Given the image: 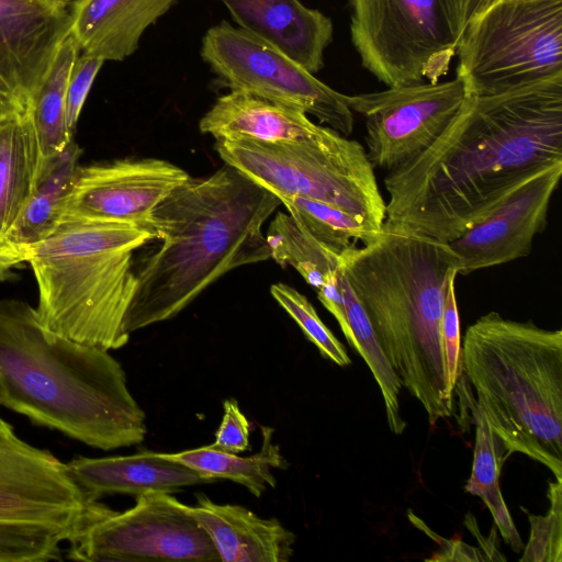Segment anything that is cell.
Here are the masks:
<instances>
[{"mask_svg":"<svg viewBox=\"0 0 562 562\" xmlns=\"http://www.w3.org/2000/svg\"><path fill=\"white\" fill-rule=\"evenodd\" d=\"M562 161V76L469 95L422 154L390 170L383 227L450 243L521 180Z\"/></svg>","mask_w":562,"mask_h":562,"instance_id":"1","label":"cell"},{"mask_svg":"<svg viewBox=\"0 0 562 562\" xmlns=\"http://www.w3.org/2000/svg\"><path fill=\"white\" fill-rule=\"evenodd\" d=\"M279 205L226 164L175 188L145 224L160 246L135 268L126 331L170 319L228 271L271 259L262 229Z\"/></svg>","mask_w":562,"mask_h":562,"instance_id":"2","label":"cell"},{"mask_svg":"<svg viewBox=\"0 0 562 562\" xmlns=\"http://www.w3.org/2000/svg\"><path fill=\"white\" fill-rule=\"evenodd\" d=\"M0 405L92 448L139 445L146 414L109 350L47 330L26 302L0 300Z\"/></svg>","mask_w":562,"mask_h":562,"instance_id":"3","label":"cell"},{"mask_svg":"<svg viewBox=\"0 0 562 562\" xmlns=\"http://www.w3.org/2000/svg\"><path fill=\"white\" fill-rule=\"evenodd\" d=\"M339 266L362 305L402 385L431 426L452 415L441 342L457 256L448 243L383 227L367 244L339 255Z\"/></svg>","mask_w":562,"mask_h":562,"instance_id":"4","label":"cell"},{"mask_svg":"<svg viewBox=\"0 0 562 562\" xmlns=\"http://www.w3.org/2000/svg\"><path fill=\"white\" fill-rule=\"evenodd\" d=\"M461 374L506 458L525 454L562 481V330L488 312L465 333Z\"/></svg>","mask_w":562,"mask_h":562,"instance_id":"5","label":"cell"},{"mask_svg":"<svg viewBox=\"0 0 562 562\" xmlns=\"http://www.w3.org/2000/svg\"><path fill=\"white\" fill-rule=\"evenodd\" d=\"M153 240L154 234L140 225L63 216L29 247L43 326L109 351L125 346L136 289L133 252Z\"/></svg>","mask_w":562,"mask_h":562,"instance_id":"6","label":"cell"},{"mask_svg":"<svg viewBox=\"0 0 562 562\" xmlns=\"http://www.w3.org/2000/svg\"><path fill=\"white\" fill-rule=\"evenodd\" d=\"M215 150L224 164L278 198L324 202L376 229L384 224L385 201L364 147L330 127L305 140L218 139Z\"/></svg>","mask_w":562,"mask_h":562,"instance_id":"7","label":"cell"},{"mask_svg":"<svg viewBox=\"0 0 562 562\" xmlns=\"http://www.w3.org/2000/svg\"><path fill=\"white\" fill-rule=\"evenodd\" d=\"M494 0H349L362 66L387 87L447 75L471 18Z\"/></svg>","mask_w":562,"mask_h":562,"instance_id":"8","label":"cell"},{"mask_svg":"<svg viewBox=\"0 0 562 562\" xmlns=\"http://www.w3.org/2000/svg\"><path fill=\"white\" fill-rule=\"evenodd\" d=\"M457 76L469 95L562 76V0H494L468 23Z\"/></svg>","mask_w":562,"mask_h":562,"instance_id":"9","label":"cell"},{"mask_svg":"<svg viewBox=\"0 0 562 562\" xmlns=\"http://www.w3.org/2000/svg\"><path fill=\"white\" fill-rule=\"evenodd\" d=\"M201 56L231 91L299 109L344 136L353 131L348 95L240 27L223 21L209 29L202 40Z\"/></svg>","mask_w":562,"mask_h":562,"instance_id":"10","label":"cell"},{"mask_svg":"<svg viewBox=\"0 0 562 562\" xmlns=\"http://www.w3.org/2000/svg\"><path fill=\"white\" fill-rule=\"evenodd\" d=\"M78 561H221L210 536L169 493L136 496L133 507L112 510L68 540Z\"/></svg>","mask_w":562,"mask_h":562,"instance_id":"11","label":"cell"},{"mask_svg":"<svg viewBox=\"0 0 562 562\" xmlns=\"http://www.w3.org/2000/svg\"><path fill=\"white\" fill-rule=\"evenodd\" d=\"M469 97L456 77L348 95L364 119L367 156L373 167L393 170L426 150L448 127Z\"/></svg>","mask_w":562,"mask_h":562,"instance_id":"12","label":"cell"},{"mask_svg":"<svg viewBox=\"0 0 562 562\" xmlns=\"http://www.w3.org/2000/svg\"><path fill=\"white\" fill-rule=\"evenodd\" d=\"M110 509L83 494L66 463L22 440L0 417V519L46 525L71 537Z\"/></svg>","mask_w":562,"mask_h":562,"instance_id":"13","label":"cell"},{"mask_svg":"<svg viewBox=\"0 0 562 562\" xmlns=\"http://www.w3.org/2000/svg\"><path fill=\"white\" fill-rule=\"evenodd\" d=\"M562 175V161L519 181L484 217L448 243L457 273L503 265L530 254L533 238L547 226L549 205Z\"/></svg>","mask_w":562,"mask_h":562,"instance_id":"14","label":"cell"},{"mask_svg":"<svg viewBox=\"0 0 562 562\" xmlns=\"http://www.w3.org/2000/svg\"><path fill=\"white\" fill-rule=\"evenodd\" d=\"M189 177L158 158L79 166L63 216L145 227L153 210Z\"/></svg>","mask_w":562,"mask_h":562,"instance_id":"15","label":"cell"},{"mask_svg":"<svg viewBox=\"0 0 562 562\" xmlns=\"http://www.w3.org/2000/svg\"><path fill=\"white\" fill-rule=\"evenodd\" d=\"M69 33L68 9L43 0H0V76L27 108Z\"/></svg>","mask_w":562,"mask_h":562,"instance_id":"16","label":"cell"},{"mask_svg":"<svg viewBox=\"0 0 562 562\" xmlns=\"http://www.w3.org/2000/svg\"><path fill=\"white\" fill-rule=\"evenodd\" d=\"M240 29L278 48L307 71L324 65L331 20L300 0H221Z\"/></svg>","mask_w":562,"mask_h":562,"instance_id":"17","label":"cell"},{"mask_svg":"<svg viewBox=\"0 0 562 562\" xmlns=\"http://www.w3.org/2000/svg\"><path fill=\"white\" fill-rule=\"evenodd\" d=\"M66 465L74 482L91 501L111 494H171L186 486L217 481L151 451L105 458L77 457Z\"/></svg>","mask_w":562,"mask_h":562,"instance_id":"18","label":"cell"},{"mask_svg":"<svg viewBox=\"0 0 562 562\" xmlns=\"http://www.w3.org/2000/svg\"><path fill=\"white\" fill-rule=\"evenodd\" d=\"M184 508L210 536L221 561L288 562L294 553L295 535L277 518H261L250 509L217 504L204 494Z\"/></svg>","mask_w":562,"mask_h":562,"instance_id":"19","label":"cell"},{"mask_svg":"<svg viewBox=\"0 0 562 562\" xmlns=\"http://www.w3.org/2000/svg\"><path fill=\"white\" fill-rule=\"evenodd\" d=\"M177 0H75L70 33L80 53L121 61L138 47L145 30Z\"/></svg>","mask_w":562,"mask_h":562,"instance_id":"20","label":"cell"},{"mask_svg":"<svg viewBox=\"0 0 562 562\" xmlns=\"http://www.w3.org/2000/svg\"><path fill=\"white\" fill-rule=\"evenodd\" d=\"M201 133L218 139L293 142L311 139L324 131L299 109L249 93L229 91L216 99L199 122Z\"/></svg>","mask_w":562,"mask_h":562,"instance_id":"21","label":"cell"},{"mask_svg":"<svg viewBox=\"0 0 562 562\" xmlns=\"http://www.w3.org/2000/svg\"><path fill=\"white\" fill-rule=\"evenodd\" d=\"M42 154L29 108L0 120V235L7 236L38 178Z\"/></svg>","mask_w":562,"mask_h":562,"instance_id":"22","label":"cell"},{"mask_svg":"<svg viewBox=\"0 0 562 562\" xmlns=\"http://www.w3.org/2000/svg\"><path fill=\"white\" fill-rule=\"evenodd\" d=\"M80 155L72 139L59 155L42 161L35 188L5 236L11 243L29 249L56 227L72 190Z\"/></svg>","mask_w":562,"mask_h":562,"instance_id":"23","label":"cell"},{"mask_svg":"<svg viewBox=\"0 0 562 562\" xmlns=\"http://www.w3.org/2000/svg\"><path fill=\"white\" fill-rule=\"evenodd\" d=\"M262 445L259 452L238 457L210 446L175 453H161L165 458L180 462L203 475L227 479L244 485L254 496L260 497L268 486L276 487L272 470H284L288 462L278 445L272 443L273 429L261 427Z\"/></svg>","mask_w":562,"mask_h":562,"instance_id":"24","label":"cell"},{"mask_svg":"<svg viewBox=\"0 0 562 562\" xmlns=\"http://www.w3.org/2000/svg\"><path fill=\"white\" fill-rule=\"evenodd\" d=\"M80 49L69 33L59 44L53 60L32 95L29 111L38 139L42 161L59 155L74 139L66 113L67 80Z\"/></svg>","mask_w":562,"mask_h":562,"instance_id":"25","label":"cell"},{"mask_svg":"<svg viewBox=\"0 0 562 562\" xmlns=\"http://www.w3.org/2000/svg\"><path fill=\"white\" fill-rule=\"evenodd\" d=\"M475 425V443L471 475L464 486L467 493L479 496L490 510L494 525L503 540L516 553L524 549V542L504 501L499 477L507 460L501 441L491 430L482 409L474 398L464 397Z\"/></svg>","mask_w":562,"mask_h":562,"instance_id":"26","label":"cell"},{"mask_svg":"<svg viewBox=\"0 0 562 562\" xmlns=\"http://www.w3.org/2000/svg\"><path fill=\"white\" fill-rule=\"evenodd\" d=\"M266 239L271 259L294 268L316 292L339 272V254L315 240L289 213L276 214Z\"/></svg>","mask_w":562,"mask_h":562,"instance_id":"27","label":"cell"},{"mask_svg":"<svg viewBox=\"0 0 562 562\" xmlns=\"http://www.w3.org/2000/svg\"><path fill=\"white\" fill-rule=\"evenodd\" d=\"M339 279L347 321L355 339L353 348L366 361L381 391L390 430L401 435L407 426L400 407V392L403 385L385 357L371 323L341 269Z\"/></svg>","mask_w":562,"mask_h":562,"instance_id":"28","label":"cell"},{"mask_svg":"<svg viewBox=\"0 0 562 562\" xmlns=\"http://www.w3.org/2000/svg\"><path fill=\"white\" fill-rule=\"evenodd\" d=\"M279 199L307 234L339 255L358 241L367 244L381 231L362 217L324 202L293 195Z\"/></svg>","mask_w":562,"mask_h":562,"instance_id":"29","label":"cell"},{"mask_svg":"<svg viewBox=\"0 0 562 562\" xmlns=\"http://www.w3.org/2000/svg\"><path fill=\"white\" fill-rule=\"evenodd\" d=\"M69 532L46 525L0 519V562H45L61 559Z\"/></svg>","mask_w":562,"mask_h":562,"instance_id":"30","label":"cell"},{"mask_svg":"<svg viewBox=\"0 0 562 562\" xmlns=\"http://www.w3.org/2000/svg\"><path fill=\"white\" fill-rule=\"evenodd\" d=\"M270 293L299 325L306 338L317 347L324 358L340 367L351 363L345 346L323 323L305 295L282 282L272 284Z\"/></svg>","mask_w":562,"mask_h":562,"instance_id":"31","label":"cell"},{"mask_svg":"<svg viewBox=\"0 0 562 562\" xmlns=\"http://www.w3.org/2000/svg\"><path fill=\"white\" fill-rule=\"evenodd\" d=\"M550 508L546 516L532 515L524 507L530 522V538L519 561H562V481L549 482Z\"/></svg>","mask_w":562,"mask_h":562,"instance_id":"32","label":"cell"},{"mask_svg":"<svg viewBox=\"0 0 562 562\" xmlns=\"http://www.w3.org/2000/svg\"><path fill=\"white\" fill-rule=\"evenodd\" d=\"M456 279L449 283L441 323V342L446 364L447 384L451 393L461 378V331L456 296Z\"/></svg>","mask_w":562,"mask_h":562,"instance_id":"33","label":"cell"},{"mask_svg":"<svg viewBox=\"0 0 562 562\" xmlns=\"http://www.w3.org/2000/svg\"><path fill=\"white\" fill-rule=\"evenodd\" d=\"M104 60L79 53L67 80L66 113L70 133L74 135L85 101Z\"/></svg>","mask_w":562,"mask_h":562,"instance_id":"34","label":"cell"},{"mask_svg":"<svg viewBox=\"0 0 562 562\" xmlns=\"http://www.w3.org/2000/svg\"><path fill=\"white\" fill-rule=\"evenodd\" d=\"M221 425L215 432V440L210 447L231 453H239L249 448L250 424L240 411L235 398L225 400Z\"/></svg>","mask_w":562,"mask_h":562,"instance_id":"35","label":"cell"},{"mask_svg":"<svg viewBox=\"0 0 562 562\" xmlns=\"http://www.w3.org/2000/svg\"><path fill=\"white\" fill-rule=\"evenodd\" d=\"M27 259L29 249L16 246L0 235V274Z\"/></svg>","mask_w":562,"mask_h":562,"instance_id":"36","label":"cell"},{"mask_svg":"<svg viewBox=\"0 0 562 562\" xmlns=\"http://www.w3.org/2000/svg\"><path fill=\"white\" fill-rule=\"evenodd\" d=\"M27 106L21 101L8 82L0 76V120L26 110Z\"/></svg>","mask_w":562,"mask_h":562,"instance_id":"37","label":"cell"},{"mask_svg":"<svg viewBox=\"0 0 562 562\" xmlns=\"http://www.w3.org/2000/svg\"><path fill=\"white\" fill-rule=\"evenodd\" d=\"M49 5L57 9H68L75 0H43Z\"/></svg>","mask_w":562,"mask_h":562,"instance_id":"38","label":"cell"}]
</instances>
